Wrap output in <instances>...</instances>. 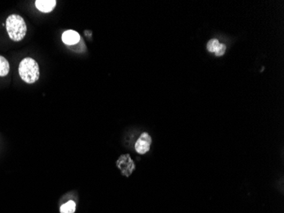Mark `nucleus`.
Returning a JSON list of instances; mask_svg holds the SVG:
<instances>
[{
	"instance_id": "f257e3e1",
	"label": "nucleus",
	"mask_w": 284,
	"mask_h": 213,
	"mask_svg": "<svg viewBox=\"0 0 284 213\" xmlns=\"http://www.w3.org/2000/svg\"><path fill=\"white\" fill-rule=\"evenodd\" d=\"M6 30L11 40L19 42L26 36V23L19 15H11L7 18Z\"/></svg>"
},
{
	"instance_id": "f03ea898",
	"label": "nucleus",
	"mask_w": 284,
	"mask_h": 213,
	"mask_svg": "<svg viewBox=\"0 0 284 213\" xmlns=\"http://www.w3.org/2000/svg\"><path fill=\"white\" fill-rule=\"evenodd\" d=\"M19 74L24 82L34 84L40 79V67L35 60L26 57L19 64Z\"/></svg>"
},
{
	"instance_id": "7ed1b4c3",
	"label": "nucleus",
	"mask_w": 284,
	"mask_h": 213,
	"mask_svg": "<svg viewBox=\"0 0 284 213\" xmlns=\"http://www.w3.org/2000/svg\"><path fill=\"white\" fill-rule=\"evenodd\" d=\"M117 166L121 170L122 174L126 177H130L135 168L134 162L131 160V156L129 154L120 156L117 161Z\"/></svg>"
},
{
	"instance_id": "20e7f679",
	"label": "nucleus",
	"mask_w": 284,
	"mask_h": 213,
	"mask_svg": "<svg viewBox=\"0 0 284 213\" xmlns=\"http://www.w3.org/2000/svg\"><path fill=\"white\" fill-rule=\"evenodd\" d=\"M152 138L147 132H143L135 143V150L140 154H145L150 150Z\"/></svg>"
},
{
	"instance_id": "39448f33",
	"label": "nucleus",
	"mask_w": 284,
	"mask_h": 213,
	"mask_svg": "<svg viewBox=\"0 0 284 213\" xmlns=\"http://www.w3.org/2000/svg\"><path fill=\"white\" fill-rule=\"evenodd\" d=\"M62 39L66 46H73L80 41V35L74 30H66L62 33Z\"/></svg>"
},
{
	"instance_id": "423d86ee",
	"label": "nucleus",
	"mask_w": 284,
	"mask_h": 213,
	"mask_svg": "<svg viewBox=\"0 0 284 213\" xmlns=\"http://www.w3.org/2000/svg\"><path fill=\"white\" fill-rule=\"evenodd\" d=\"M56 3V0H37L35 5L37 9L43 13H49L55 9Z\"/></svg>"
},
{
	"instance_id": "0eeeda50",
	"label": "nucleus",
	"mask_w": 284,
	"mask_h": 213,
	"mask_svg": "<svg viewBox=\"0 0 284 213\" xmlns=\"http://www.w3.org/2000/svg\"><path fill=\"white\" fill-rule=\"evenodd\" d=\"M10 72V64L5 57L0 56V77L6 76Z\"/></svg>"
},
{
	"instance_id": "6e6552de",
	"label": "nucleus",
	"mask_w": 284,
	"mask_h": 213,
	"mask_svg": "<svg viewBox=\"0 0 284 213\" xmlns=\"http://www.w3.org/2000/svg\"><path fill=\"white\" fill-rule=\"evenodd\" d=\"M61 213H74L76 211V204L74 201L70 200L68 202L62 205L61 207Z\"/></svg>"
},
{
	"instance_id": "1a4fd4ad",
	"label": "nucleus",
	"mask_w": 284,
	"mask_h": 213,
	"mask_svg": "<svg viewBox=\"0 0 284 213\" xmlns=\"http://www.w3.org/2000/svg\"><path fill=\"white\" fill-rule=\"evenodd\" d=\"M219 40L216 39H213V40H209L207 45V49L209 50V52H216L218 47H219Z\"/></svg>"
},
{
	"instance_id": "9d476101",
	"label": "nucleus",
	"mask_w": 284,
	"mask_h": 213,
	"mask_svg": "<svg viewBox=\"0 0 284 213\" xmlns=\"http://www.w3.org/2000/svg\"><path fill=\"white\" fill-rule=\"evenodd\" d=\"M225 50H226V46H225V44H219V47L218 49L216 50V56H221L224 55L225 53Z\"/></svg>"
}]
</instances>
